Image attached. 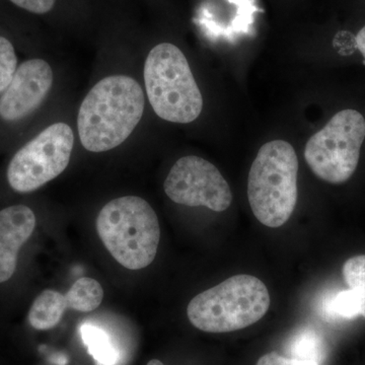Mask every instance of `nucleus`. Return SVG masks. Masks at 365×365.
Here are the masks:
<instances>
[{
	"instance_id": "1",
	"label": "nucleus",
	"mask_w": 365,
	"mask_h": 365,
	"mask_svg": "<svg viewBox=\"0 0 365 365\" xmlns=\"http://www.w3.org/2000/svg\"><path fill=\"white\" fill-rule=\"evenodd\" d=\"M144 93L135 79L108 76L93 86L81 103L79 138L91 153L111 150L131 135L143 116Z\"/></svg>"
},
{
	"instance_id": "2",
	"label": "nucleus",
	"mask_w": 365,
	"mask_h": 365,
	"mask_svg": "<svg viewBox=\"0 0 365 365\" xmlns=\"http://www.w3.org/2000/svg\"><path fill=\"white\" fill-rule=\"evenodd\" d=\"M97 230L113 258L125 268H146L157 256L160 222L140 197H120L106 204L98 213Z\"/></svg>"
},
{
	"instance_id": "3",
	"label": "nucleus",
	"mask_w": 365,
	"mask_h": 365,
	"mask_svg": "<svg viewBox=\"0 0 365 365\" xmlns=\"http://www.w3.org/2000/svg\"><path fill=\"white\" fill-rule=\"evenodd\" d=\"M299 158L292 144L273 140L264 144L249 173L248 199L257 220L268 227H280L297 202Z\"/></svg>"
},
{
	"instance_id": "4",
	"label": "nucleus",
	"mask_w": 365,
	"mask_h": 365,
	"mask_svg": "<svg viewBox=\"0 0 365 365\" xmlns=\"http://www.w3.org/2000/svg\"><path fill=\"white\" fill-rule=\"evenodd\" d=\"M270 307L266 285L255 276H232L190 302L187 314L203 332L228 333L260 321Z\"/></svg>"
},
{
	"instance_id": "5",
	"label": "nucleus",
	"mask_w": 365,
	"mask_h": 365,
	"mask_svg": "<svg viewBox=\"0 0 365 365\" xmlns=\"http://www.w3.org/2000/svg\"><path fill=\"white\" fill-rule=\"evenodd\" d=\"M144 83L153 111L165 121L188 124L200 116L202 95L177 46L162 43L151 49L144 64Z\"/></svg>"
},
{
	"instance_id": "6",
	"label": "nucleus",
	"mask_w": 365,
	"mask_h": 365,
	"mask_svg": "<svg viewBox=\"0 0 365 365\" xmlns=\"http://www.w3.org/2000/svg\"><path fill=\"white\" fill-rule=\"evenodd\" d=\"M364 138V116L355 110H344L309 138L304 158L319 179L342 184L357 169Z\"/></svg>"
},
{
	"instance_id": "7",
	"label": "nucleus",
	"mask_w": 365,
	"mask_h": 365,
	"mask_svg": "<svg viewBox=\"0 0 365 365\" xmlns=\"http://www.w3.org/2000/svg\"><path fill=\"white\" fill-rule=\"evenodd\" d=\"M74 135L66 123H55L21 148L9 163L7 181L14 191L29 193L64 172L71 162Z\"/></svg>"
},
{
	"instance_id": "8",
	"label": "nucleus",
	"mask_w": 365,
	"mask_h": 365,
	"mask_svg": "<svg viewBox=\"0 0 365 365\" xmlns=\"http://www.w3.org/2000/svg\"><path fill=\"white\" fill-rule=\"evenodd\" d=\"M163 189L170 200L189 207L204 206L222 212L232 202V190L220 170L195 155L180 158L173 165Z\"/></svg>"
},
{
	"instance_id": "9",
	"label": "nucleus",
	"mask_w": 365,
	"mask_h": 365,
	"mask_svg": "<svg viewBox=\"0 0 365 365\" xmlns=\"http://www.w3.org/2000/svg\"><path fill=\"white\" fill-rule=\"evenodd\" d=\"M53 85L51 66L42 59H31L16 69L13 81L0 98V118L14 122L40 107Z\"/></svg>"
},
{
	"instance_id": "10",
	"label": "nucleus",
	"mask_w": 365,
	"mask_h": 365,
	"mask_svg": "<svg viewBox=\"0 0 365 365\" xmlns=\"http://www.w3.org/2000/svg\"><path fill=\"white\" fill-rule=\"evenodd\" d=\"M35 227L36 216L28 206L14 205L0 211V283L16 272L19 252Z\"/></svg>"
},
{
	"instance_id": "11",
	"label": "nucleus",
	"mask_w": 365,
	"mask_h": 365,
	"mask_svg": "<svg viewBox=\"0 0 365 365\" xmlns=\"http://www.w3.org/2000/svg\"><path fill=\"white\" fill-rule=\"evenodd\" d=\"M81 336L98 365H118L121 362V347L105 327L86 322L81 326Z\"/></svg>"
},
{
	"instance_id": "12",
	"label": "nucleus",
	"mask_w": 365,
	"mask_h": 365,
	"mask_svg": "<svg viewBox=\"0 0 365 365\" xmlns=\"http://www.w3.org/2000/svg\"><path fill=\"white\" fill-rule=\"evenodd\" d=\"M66 309V295L56 290H44L31 307L29 322L36 330H50L58 325Z\"/></svg>"
},
{
	"instance_id": "13",
	"label": "nucleus",
	"mask_w": 365,
	"mask_h": 365,
	"mask_svg": "<svg viewBox=\"0 0 365 365\" xmlns=\"http://www.w3.org/2000/svg\"><path fill=\"white\" fill-rule=\"evenodd\" d=\"M67 307L81 313L95 311L104 299V289L97 280L81 277L72 284L66 295Z\"/></svg>"
},
{
	"instance_id": "14",
	"label": "nucleus",
	"mask_w": 365,
	"mask_h": 365,
	"mask_svg": "<svg viewBox=\"0 0 365 365\" xmlns=\"http://www.w3.org/2000/svg\"><path fill=\"white\" fill-rule=\"evenodd\" d=\"M288 352L292 359L318 362L325 359V345L321 336L312 329H302L292 336L288 344Z\"/></svg>"
},
{
	"instance_id": "15",
	"label": "nucleus",
	"mask_w": 365,
	"mask_h": 365,
	"mask_svg": "<svg viewBox=\"0 0 365 365\" xmlns=\"http://www.w3.org/2000/svg\"><path fill=\"white\" fill-rule=\"evenodd\" d=\"M327 316L333 319H354L359 318L361 304L359 295L352 289L341 290L327 300Z\"/></svg>"
},
{
	"instance_id": "16",
	"label": "nucleus",
	"mask_w": 365,
	"mask_h": 365,
	"mask_svg": "<svg viewBox=\"0 0 365 365\" xmlns=\"http://www.w3.org/2000/svg\"><path fill=\"white\" fill-rule=\"evenodd\" d=\"M343 277L350 289L359 295L361 312L365 318V255L352 257L343 265Z\"/></svg>"
},
{
	"instance_id": "17",
	"label": "nucleus",
	"mask_w": 365,
	"mask_h": 365,
	"mask_svg": "<svg viewBox=\"0 0 365 365\" xmlns=\"http://www.w3.org/2000/svg\"><path fill=\"white\" fill-rule=\"evenodd\" d=\"M16 52L13 44L6 38L0 37V93L6 90L16 71Z\"/></svg>"
},
{
	"instance_id": "18",
	"label": "nucleus",
	"mask_w": 365,
	"mask_h": 365,
	"mask_svg": "<svg viewBox=\"0 0 365 365\" xmlns=\"http://www.w3.org/2000/svg\"><path fill=\"white\" fill-rule=\"evenodd\" d=\"M256 365H321L318 362L307 361L297 359L281 356L277 352H270L259 359Z\"/></svg>"
},
{
	"instance_id": "19",
	"label": "nucleus",
	"mask_w": 365,
	"mask_h": 365,
	"mask_svg": "<svg viewBox=\"0 0 365 365\" xmlns=\"http://www.w3.org/2000/svg\"><path fill=\"white\" fill-rule=\"evenodd\" d=\"M11 1L26 11L38 14L49 13L55 4V0H11Z\"/></svg>"
},
{
	"instance_id": "20",
	"label": "nucleus",
	"mask_w": 365,
	"mask_h": 365,
	"mask_svg": "<svg viewBox=\"0 0 365 365\" xmlns=\"http://www.w3.org/2000/svg\"><path fill=\"white\" fill-rule=\"evenodd\" d=\"M356 47L364 56L365 61V26L359 31L356 36Z\"/></svg>"
},
{
	"instance_id": "21",
	"label": "nucleus",
	"mask_w": 365,
	"mask_h": 365,
	"mask_svg": "<svg viewBox=\"0 0 365 365\" xmlns=\"http://www.w3.org/2000/svg\"><path fill=\"white\" fill-rule=\"evenodd\" d=\"M148 365H165V364H163L162 361H160V360L153 359V360H150V362H148Z\"/></svg>"
}]
</instances>
